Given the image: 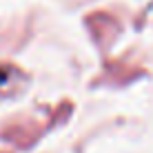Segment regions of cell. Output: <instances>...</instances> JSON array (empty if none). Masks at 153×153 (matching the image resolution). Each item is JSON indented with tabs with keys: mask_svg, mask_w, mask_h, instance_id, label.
Listing matches in <instances>:
<instances>
[{
	"mask_svg": "<svg viewBox=\"0 0 153 153\" xmlns=\"http://www.w3.org/2000/svg\"><path fill=\"white\" fill-rule=\"evenodd\" d=\"M4 80H7V73H4V71H0V82H4Z\"/></svg>",
	"mask_w": 153,
	"mask_h": 153,
	"instance_id": "obj_1",
	"label": "cell"
}]
</instances>
